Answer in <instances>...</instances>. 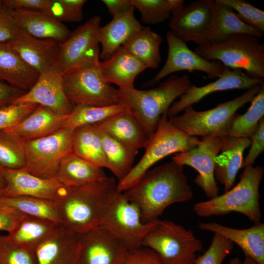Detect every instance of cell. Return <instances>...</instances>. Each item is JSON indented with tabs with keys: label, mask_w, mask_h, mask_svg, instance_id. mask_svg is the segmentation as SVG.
Returning a JSON list of instances; mask_svg holds the SVG:
<instances>
[{
	"label": "cell",
	"mask_w": 264,
	"mask_h": 264,
	"mask_svg": "<svg viewBox=\"0 0 264 264\" xmlns=\"http://www.w3.org/2000/svg\"><path fill=\"white\" fill-rule=\"evenodd\" d=\"M39 75L8 42L0 44V81L26 92L35 84Z\"/></svg>",
	"instance_id": "4316f807"
},
{
	"label": "cell",
	"mask_w": 264,
	"mask_h": 264,
	"mask_svg": "<svg viewBox=\"0 0 264 264\" xmlns=\"http://www.w3.org/2000/svg\"><path fill=\"white\" fill-rule=\"evenodd\" d=\"M67 116L39 105L19 124L6 129L25 141L35 139L49 135L63 128Z\"/></svg>",
	"instance_id": "83f0119b"
},
{
	"label": "cell",
	"mask_w": 264,
	"mask_h": 264,
	"mask_svg": "<svg viewBox=\"0 0 264 264\" xmlns=\"http://www.w3.org/2000/svg\"><path fill=\"white\" fill-rule=\"evenodd\" d=\"M77 264H120L128 247L102 226L78 235Z\"/></svg>",
	"instance_id": "2e32d148"
},
{
	"label": "cell",
	"mask_w": 264,
	"mask_h": 264,
	"mask_svg": "<svg viewBox=\"0 0 264 264\" xmlns=\"http://www.w3.org/2000/svg\"><path fill=\"white\" fill-rule=\"evenodd\" d=\"M13 14L18 27L36 38L62 43L71 35L72 32L62 22L45 12L16 9L13 10Z\"/></svg>",
	"instance_id": "603a6c76"
},
{
	"label": "cell",
	"mask_w": 264,
	"mask_h": 264,
	"mask_svg": "<svg viewBox=\"0 0 264 264\" xmlns=\"http://www.w3.org/2000/svg\"><path fill=\"white\" fill-rule=\"evenodd\" d=\"M264 84L251 88L238 97L210 110L197 111L193 106H189L183 110L182 114L169 118L176 128L189 136H215L222 139L228 136L236 112L252 101Z\"/></svg>",
	"instance_id": "5b68a950"
},
{
	"label": "cell",
	"mask_w": 264,
	"mask_h": 264,
	"mask_svg": "<svg viewBox=\"0 0 264 264\" xmlns=\"http://www.w3.org/2000/svg\"><path fill=\"white\" fill-rule=\"evenodd\" d=\"M117 183L113 177L108 176L94 184L66 187L54 201L61 223L76 235L99 226L105 201Z\"/></svg>",
	"instance_id": "7a4b0ae2"
},
{
	"label": "cell",
	"mask_w": 264,
	"mask_h": 264,
	"mask_svg": "<svg viewBox=\"0 0 264 264\" xmlns=\"http://www.w3.org/2000/svg\"><path fill=\"white\" fill-rule=\"evenodd\" d=\"M215 6V0H198L176 8L169 18V30L186 44H209Z\"/></svg>",
	"instance_id": "7c38bea8"
},
{
	"label": "cell",
	"mask_w": 264,
	"mask_h": 264,
	"mask_svg": "<svg viewBox=\"0 0 264 264\" xmlns=\"http://www.w3.org/2000/svg\"><path fill=\"white\" fill-rule=\"evenodd\" d=\"M96 127L101 140L107 168L113 174L118 181L120 180L132 169L138 151L128 146Z\"/></svg>",
	"instance_id": "d6a6232c"
},
{
	"label": "cell",
	"mask_w": 264,
	"mask_h": 264,
	"mask_svg": "<svg viewBox=\"0 0 264 264\" xmlns=\"http://www.w3.org/2000/svg\"><path fill=\"white\" fill-rule=\"evenodd\" d=\"M0 201L26 216L61 224L54 201L29 196L0 197Z\"/></svg>",
	"instance_id": "74e56055"
},
{
	"label": "cell",
	"mask_w": 264,
	"mask_h": 264,
	"mask_svg": "<svg viewBox=\"0 0 264 264\" xmlns=\"http://www.w3.org/2000/svg\"><path fill=\"white\" fill-rule=\"evenodd\" d=\"M157 220L144 222L137 205L117 188L105 201L100 226L119 239L128 248H132L141 246L145 236Z\"/></svg>",
	"instance_id": "30bf717a"
},
{
	"label": "cell",
	"mask_w": 264,
	"mask_h": 264,
	"mask_svg": "<svg viewBox=\"0 0 264 264\" xmlns=\"http://www.w3.org/2000/svg\"><path fill=\"white\" fill-rule=\"evenodd\" d=\"M101 22L100 16H93L72 32L66 41L59 44L55 68L62 75L100 53L98 33Z\"/></svg>",
	"instance_id": "4fadbf2b"
},
{
	"label": "cell",
	"mask_w": 264,
	"mask_h": 264,
	"mask_svg": "<svg viewBox=\"0 0 264 264\" xmlns=\"http://www.w3.org/2000/svg\"><path fill=\"white\" fill-rule=\"evenodd\" d=\"M189 76L173 75L147 90L117 89L118 104L124 106L139 122L148 137L155 132L161 116L174 101L192 85Z\"/></svg>",
	"instance_id": "3957f363"
},
{
	"label": "cell",
	"mask_w": 264,
	"mask_h": 264,
	"mask_svg": "<svg viewBox=\"0 0 264 264\" xmlns=\"http://www.w3.org/2000/svg\"><path fill=\"white\" fill-rule=\"evenodd\" d=\"M126 110V108L120 104L104 107L75 105L67 115L63 128L74 131L79 127L99 123Z\"/></svg>",
	"instance_id": "d590c367"
},
{
	"label": "cell",
	"mask_w": 264,
	"mask_h": 264,
	"mask_svg": "<svg viewBox=\"0 0 264 264\" xmlns=\"http://www.w3.org/2000/svg\"><path fill=\"white\" fill-rule=\"evenodd\" d=\"M23 104L43 106L64 115H68L73 108L66 95L62 75L55 68L40 74L32 88L11 104Z\"/></svg>",
	"instance_id": "ac0fdd59"
},
{
	"label": "cell",
	"mask_w": 264,
	"mask_h": 264,
	"mask_svg": "<svg viewBox=\"0 0 264 264\" xmlns=\"http://www.w3.org/2000/svg\"><path fill=\"white\" fill-rule=\"evenodd\" d=\"M95 125L114 138L137 151L144 148L148 138L139 122L127 110Z\"/></svg>",
	"instance_id": "f546056e"
},
{
	"label": "cell",
	"mask_w": 264,
	"mask_h": 264,
	"mask_svg": "<svg viewBox=\"0 0 264 264\" xmlns=\"http://www.w3.org/2000/svg\"><path fill=\"white\" fill-rule=\"evenodd\" d=\"M109 13L113 17L122 14L133 7L130 0H102Z\"/></svg>",
	"instance_id": "816d5d0a"
},
{
	"label": "cell",
	"mask_w": 264,
	"mask_h": 264,
	"mask_svg": "<svg viewBox=\"0 0 264 264\" xmlns=\"http://www.w3.org/2000/svg\"><path fill=\"white\" fill-rule=\"evenodd\" d=\"M72 153L92 165L107 168L101 140L95 124L73 131Z\"/></svg>",
	"instance_id": "836d02e7"
},
{
	"label": "cell",
	"mask_w": 264,
	"mask_h": 264,
	"mask_svg": "<svg viewBox=\"0 0 264 264\" xmlns=\"http://www.w3.org/2000/svg\"><path fill=\"white\" fill-rule=\"evenodd\" d=\"M39 105L10 104L0 109V130L13 127L26 117Z\"/></svg>",
	"instance_id": "ee69618b"
},
{
	"label": "cell",
	"mask_w": 264,
	"mask_h": 264,
	"mask_svg": "<svg viewBox=\"0 0 264 264\" xmlns=\"http://www.w3.org/2000/svg\"><path fill=\"white\" fill-rule=\"evenodd\" d=\"M25 215L0 201V230L11 233Z\"/></svg>",
	"instance_id": "c3c4849f"
},
{
	"label": "cell",
	"mask_w": 264,
	"mask_h": 264,
	"mask_svg": "<svg viewBox=\"0 0 264 264\" xmlns=\"http://www.w3.org/2000/svg\"><path fill=\"white\" fill-rule=\"evenodd\" d=\"M203 230L220 235L236 243L245 256L253 259L258 264H264V223L255 224L246 229H236L215 222H198Z\"/></svg>",
	"instance_id": "7402d4cb"
},
{
	"label": "cell",
	"mask_w": 264,
	"mask_h": 264,
	"mask_svg": "<svg viewBox=\"0 0 264 264\" xmlns=\"http://www.w3.org/2000/svg\"><path fill=\"white\" fill-rule=\"evenodd\" d=\"M245 34L261 38L264 33L242 21L232 8L215 0L214 18L209 33V44L218 43L229 36Z\"/></svg>",
	"instance_id": "4dcf8cb0"
},
{
	"label": "cell",
	"mask_w": 264,
	"mask_h": 264,
	"mask_svg": "<svg viewBox=\"0 0 264 264\" xmlns=\"http://www.w3.org/2000/svg\"><path fill=\"white\" fill-rule=\"evenodd\" d=\"M1 167L6 182L3 197L29 196L56 201L66 188L56 178H42L24 168L11 169L1 165Z\"/></svg>",
	"instance_id": "d6986e66"
},
{
	"label": "cell",
	"mask_w": 264,
	"mask_h": 264,
	"mask_svg": "<svg viewBox=\"0 0 264 264\" xmlns=\"http://www.w3.org/2000/svg\"><path fill=\"white\" fill-rule=\"evenodd\" d=\"M162 37L149 27L142 26L123 44L146 68L155 69L161 62L160 47Z\"/></svg>",
	"instance_id": "1f68e13d"
},
{
	"label": "cell",
	"mask_w": 264,
	"mask_h": 264,
	"mask_svg": "<svg viewBox=\"0 0 264 264\" xmlns=\"http://www.w3.org/2000/svg\"><path fill=\"white\" fill-rule=\"evenodd\" d=\"M104 80L118 86L119 89L134 88L137 75L146 69L145 66L123 46L110 58L100 62Z\"/></svg>",
	"instance_id": "d4e9b609"
},
{
	"label": "cell",
	"mask_w": 264,
	"mask_h": 264,
	"mask_svg": "<svg viewBox=\"0 0 264 264\" xmlns=\"http://www.w3.org/2000/svg\"><path fill=\"white\" fill-rule=\"evenodd\" d=\"M251 147L247 155L243 161L242 168L253 166L258 156L264 150V118L259 123V126L253 135L250 138Z\"/></svg>",
	"instance_id": "7dc6e473"
},
{
	"label": "cell",
	"mask_w": 264,
	"mask_h": 264,
	"mask_svg": "<svg viewBox=\"0 0 264 264\" xmlns=\"http://www.w3.org/2000/svg\"><path fill=\"white\" fill-rule=\"evenodd\" d=\"M73 133V130L62 128L49 135L25 141L24 169L42 178H56L62 159L72 153Z\"/></svg>",
	"instance_id": "8fae6325"
},
{
	"label": "cell",
	"mask_w": 264,
	"mask_h": 264,
	"mask_svg": "<svg viewBox=\"0 0 264 264\" xmlns=\"http://www.w3.org/2000/svg\"><path fill=\"white\" fill-rule=\"evenodd\" d=\"M108 177L103 168L92 165L72 153L62 159L56 176L59 182L66 187L90 185Z\"/></svg>",
	"instance_id": "f1b7e54d"
},
{
	"label": "cell",
	"mask_w": 264,
	"mask_h": 264,
	"mask_svg": "<svg viewBox=\"0 0 264 264\" xmlns=\"http://www.w3.org/2000/svg\"><path fill=\"white\" fill-rule=\"evenodd\" d=\"M120 264H164L152 250L142 246L128 248Z\"/></svg>",
	"instance_id": "f6af8a7d"
},
{
	"label": "cell",
	"mask_w": 264,
	"mask_h": 264,
	"mask_svg": "<svg viewBox=\"0 0 264 264\" xmlns=\"http://www.w3.org/2000/svg\"><path fill=\"white\" fill-rule=\"evenodd\" d=\"M166 39L168 54L165 63L147 85L153 86L170 74L181 71H201L210 78H218L222 74L225 67L222 64L202 58L170 30L166 33Z\"/></svg>",
	"instance_id": "9a60e30c"
},
{
	"label": "cell",
	"mask_w": 264,
	"mask_h": 264,
	"mask_svg": "<svg viewBox=\"0 0 264 264\" xmlns=\"http://www.w3.org/2000/svg\"><path fill=\"white\" fill-rule=\"evenodd\" d=\"M242 263L239 257H234L230 260L229 264H242Z\"/></svg>",
	"instance_id": "11a10c76"
},
{
	"label": "cell",
	"mask_w": 264,
	"mask_h": 264,
	"mask_svg": "<svg viewBox=\"0 0 264 264\" xmlns=\"http://www.w3.org/2000/svg\"><path fill=\"white\" fill-rule=\"evenodd\" d=\"M0 264H37L35 251L0 235Z\"/></svg>",
	"instance_id": "60d3db41"
},
{
	"label": "cell",
	"mask_w": 264,
	"mask_h": 264,
	"mask_svg": "<svg viewBox=\"0 0 264 264\" xmlns=\"http://www.w3.org/2000/svg\"><path fill=\"white\" fill-rule=\"evenodd\" d=\"M6 187V182L0 165V198L4 196Z\"/></svg>",
	"instance_id": "f5cc1de1"
},
{
	"label": "cell",
	"mask_w": 264,
	"mask_h": 264,
	"mask_svg": "<svg viewBox=\"0 0 264 264\" xmlns=\"http://www.w3.org/2000/svg\"><path fill=\"white\" fill-rule=\"evenodd\" d=\"M250 145L251 140L247 138L227 136L222 139L220 151L215 159L214 176L224 186L225 192L234 186L237 173L242 167L243 153Z\"/></svg>",
	"instance_id": "cb8c5ba5"
},
{
	"label": "cell",
	"mask_w": 264,
	"mask_h": 264,
	"mask_svg": "<svg viewBox=\"0 0 264 264\" xmlns=\"http://www.w3.org/2000/svg\"><path fill=\"white\" fill-rule=\"evenodd\" d=\"M244 168L236 185L221 195L195 203L193 212L201 217L237 212L244 215L255 224L260 223L262 213L259 186L264 170L260 166H248Z\"/></svg>",
	"instance_id": "277c9868"
},
{
	"label": "cell",
	"mask_w": 264,
	"mask_h": 264,
	"mask_svg": "<svg viewBox=\"0 0 264 264\" xmlns=\"http://www.w3.org/2000/svg\"><path fill=\"white\" fill-rule=\"evenodd\" d=\"M242 264H258L253 259L249 257L245 256L244 261L242 263Z\"/></svg>",
	"instance_id": "db71d44e"
},
{
	"label": "cell",
	"mask_w": 264,
	"mask_h": 264,
	"mask_svg": "<svg viewBox=\"0 0 264 264\" xmlns=\"http://www.w3.org/2000/svg\"><path fill=\"white\" fill-rule=\"evenodd\" d=\"M237 12L238 17L246 24L264 32V11L244 0H220Z\"/></svg>",
	"instance_id": "b9f144b4"
},
{
	"label": "cell",
	"mask_w": 264,
	"mask_h": 264,
	"mask_svg": "<svg viewBox=\"0 0 264 264\" xmlns=\"http://www.w3.org/2000/svg\"><path fill=\"white\" fill-rule=\"evenodd\" d=\"M25 92L0 81V109L11 104Z\"/></svg>",
	"instance_id": "f907efd6"
},
{
	"label": "cell",
	"mask_w": 264,
	"mask_h": 264,
	"mask_svg": "<svg viewBox=\"0 0 264 264\" xmlns=\"http://www.w3.org/2000/svg\"><path fill=\"white\" fill-rule=\"evenodd\" d=\"M25 142L7 129L0 130V165L11 169L24 168Z\"/></svg>",
	"instance_id": "f35d334b"
},
{
	"label": "cell",
	"mask_w": 264,
	"mask_h": 264,
	"mask_svg": "<svg viewBox=\"0 0 264 264\" xmlns=\"http://www.w3.org/2000/svg\"><path fill=\"white\" fill-rule=\"evenodd\" d=\"M140 13L141 21L146 24H158L170 18L172 12L184 5L183 0H130Z\"/></svg>",
	"instance_id": "ab89813d"
},
{
	"label": "cell",
	"mask_w": 264,
	"mask_h": 264,
	"mask_svg": "<svg viewBox=\"0 0 264 264\" xmlns=\"http://www.w3.org/2000/svg\"><path fill=\"white\" fill-rule=\"evenodd\" d=\"M59 224L49 220L25 215L7 236L15 243L34 250Z\"/></svg>",
	"instance_id": "e575fe53"
},
{
	"label": "cell",
	"mask_w": 264,
	"mask_h": 264,
	"mask_svg": "<svg viewBox=\"0 0 264 264\" xmlns=\"http://www.w3.org/2000/svg\"><path fill=\"white\" fill-rule=\"evenodd\" d=\"M141 246L155 252L164 264H195L197 253L203 248L192 230L159 219L145 236Z\"/></svg>",
	"instance_id": "9c48e42d"
},
{
	"label": "cell",
	"mask_w": 264,
	"mask_h": 264,
	"mask_svg": "<svg viewBox=\"0 0 264 264\" xmlns=\"http://www.w3.org/2000/svg\"><path fill=\"white\" fill-rule=\"evenodd\" d=\"M79 251V235L62 224L34 249L37 264H77Z\"/></svg>",
	"instance_id": "44dd1931"
},
{
	"label": "cell",
	"mask_w": 264,
	"mask_h": 264,
	"mask_svg": "<svg viewBox=\"0 0 264 264\" xmlns=\"http://www.w3.org/2000/svg\"><path fill=\"white\" fill-rule=\"evenodd\" d=\"M263 83L264 79L251 78L242 70L225 67L222 74L216 80L201 87L192 84L178 101L173 103L167 115L169 118L177 115L186 107L193 106L213 92L231 89L248 90Z\"/></svg>",
	"instance_id": "e0dca14e"
},
{
	"label": "cell",
	"mask_w": 264,
	"mask_h": 264,
	"mask_svg": "<svg viewBox=\"0 0 264 264\" xmlns=\"http://www.w3.org/2000/svg\"><path fill=\"white\" fill-rule=\"evenodd\" d=\"M260 38L237 34L218 43L197 46L194 51L208 61L220 62L231 69L243 70L249 77L264 78V45Z\"/></svg>",
	"instance_id": "8992f818"
},
{
	"label": "cell",
	"mask_w": 264,
	"mask_h": 264,
	"mask_svg": "<svg viewBox=\"0 0 264 264\" xmlns=\"http://www.w3.org/2000/svg\"><path fill=\"white\" fill-rule=\"evenodd\" d=\"M17 29L13 10L0 0V44L10 41Z\"/></svg>",
	"instance_id": "bcb514c9"
},
{
	"label": "cell",
	"mask_w": 264,
	"mask_h": 264,
	"mask_svg": "<svg viewBox=\"0 0 264 264\" xmlns=\"http://www.w3.org/2000/svg\"><path fill=\"white\" fill-rule=\"evenodd\" d=\"M3 3L12 10L25 9L47 13L51 0H2Z\"/></svg>",
	"instance_id": "681fc988"
},
{
	"label": "cell",
	"mask_w": 264,
	"mask_h": 264,
	"mask_svg": "<svg viewBox=\"0 0 264 264\" xmlns=\"http://www.w3.org/2000/svg\"><path fill=\"white\" fill-rule=\"evenodd\" d=\"M99 54L91 56L62 75L66 95L73 106L118 104L117 89L107 82L101 73Z\"/></svg>",
	"instance_id": "ba28073f"
},
{
	"label": "cell",
	"mask_w": 264,
	"mask_h": 264,
	"mask_svg": "<svg viewBox=\"0 0 264 264\" xmlns=\"http://www.w3.org/2000/svg\"><path fill=\"white\" fill-rule=\"evenodd\" d=\"M142 26L134 16L133 7L113 17L105 25L100 26L98 33L99 44L102 46L99 59L105 60L110 58Z\"/></svg>",
	"instance_id": "484cf974"
},
{
	"label": "cell",
	"mask_w": 264,
	"mask_h": 264,
	"mask_svg": "<svg viewBox=\"0 0 264 264\" xmlns=\"http://www.w3.org/2000/svg\"><path fill=\"white\" fill-rule=\"evenodd\" d=\"M250 103L244 114L234 116L228 136L250 139L256 132L261 120L264 118V84Z\"/></svg>",
	"instance_id": "8d00e7d4"
},
{
	"label": "cell",
	"mask_w": 264,
	"mask_h": 264,
	"mask_svg": "<svg viewBox=\"0 0 264 264\" xmlns=\"http://www.w3.org/2000/svg\"><path fill=\"white\" fill-rule=\"evenodd\" d=\"M234 248L228 239L214 233L211 244L203 254L197 257L195 264H222Z\"/></svg>",
	"instance_id": "7bdbcfd3"
},
{
	"label": "cell",
	"mask_w": 264,
	"mask_h": 264,
	"mask_svg": "<svg viewBox=\"0 0 264 264\" xmlns=\"http://www.w3.org/2000/svg\"><path fill=\"white\" fill-rule=\"evenodd\" d=\"M8 43L40 74L55 67L59 44L57 41L36 38L18 27L14 37Z\"/></svg>",
	"instance_id": "ffe728a7"
},
{
	"label": "cell",
	"mask_w": 264,
	"mask_h": 264,
	"mask_svg": "<svg viewBox=\"0 0 264 264\" xmlns=\"http://www.w3.org/2000/svg\"><path fill=\"white\" fill-rule=\"evenodd\" d=\"M222 139L218 137H201L195 147L175 154L172 160L179 165L189 166L198 173L195 183L209 198L219 195V188L214 176L215 159L220 151Z\"/></svg>",
	"instance_id": "5bb4252c"
},
{
	"label": "cell",
	"mask_w": 264,
	"mask_h": 264,
	"mask_svg": "<svg viewBox=\"0 0 264 264\" xmlns=\"http://www.w3.org/2000/svg\"><path fill=\"white\" fill-rule=\"evenodd\" d=\"M200 142L176 128L167 114H163L154 133L148 137L143 156L128 174L117 183V190L124 192L134 185L154 164L173 154L189 151Z\"/></svg>",
	"instance_id": "52a82bcc"
},
{
	"label": "cell",
	"mask_w": 264,
	"mask_h": 264,
	"mask_svg": "<svg viewBox=\"0 0 264 264\" xmlns=\"http://www.w3.org/2000/svg\"><path fill=\"white\" fill-rule=\"evenodd\" d=\"M123 193L137 205L145 223L158 220L168 206L190 200L194 195L183 166L173 161L149 169Z\"/></svg>",
	"instance_id": "6da1fadb"
}]
</instances>
